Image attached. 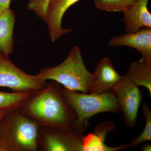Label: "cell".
Masks as SVG:
<instances>
[{
  "label": "cell",
  "instance_id": "obj_1",
  "mask_svg": "<svg viewBox=\"0 0 151 151\" xmlns=\"http://www.w3.org/2000/svg\"><path fill=\"white\" fill-rule=\"evenodd\" d=\"M61 89L56 81H47L42 89L31 94L19 110L39 126L76 131L75 113L65 103Z\"/></svg>",
  "mask_w": 151,
  "mask_h": 151
},
{
  "label": "cell",
  "instance_id": "obj_2",
  "mask_svg": "<svg viewBox=\"0 0 151 151\" xmlns=\"http://www.w3.org/2000/svg\"><path fill=\"white\" fill-rule=\"evenodd\" d=\"M39 125L18 109L0 119V151H37Z\"/></svg>",
  "mask_w": 151,
  "mask_h": 151
},
{
  "label": "cell",
  "instance_id": "obj_3",
  "mask_svg": "<svg viewBox=\"0 0 151 151\" xmlns=\"http://www.w3.org/2000/svg\"><path fill=\"white\" fill-rule=\"evenodd\" d=\"M65 103L72 108L76 119L75 129L84 134L88 122L92 116L103 112L117 113L122 111L121 106L112 90L100 94L84 93L62 88Z\"/></svg>",
  "mask_w": 151,
  "mask_h": 151
},
{
  "label": "cell",
  "instance_id": "obj_4",
  "mask_svg": "<svg viewBox=\"0 0 151 151\" xmlns=\"http://www.w3.org/2000/svg\"><path fill=\"white\" fill-rule=\"evenodd\" d=\"M39 75L44 80H53L71 91L89 93L93 76L85 66L81 49L72 47L65 60L54 67L42 68Z\"/></svg>",
  "mask_w": 151,
  "mask_h": 151
},
{
  "label": "cell",
  "instance_id": "obj_5",
  "mask_svg": "<svg viewBox=\"0 0 151 151\" xmlns=\"http://www.w3.org/2000/svg\"><path fill=\"white\" fill-rule=\"evenodd\" d=\"M80 0H29L27 8L46 24L52 41L55 42L72 31L62 27L63 17L68 9Z\"/></svg>",
  "mask_w": 151,
  "mask_h": 151
},
{
  "label": "cell",
  "instance_id": "obj_6",
  "mask_svg": "<svg viewBox=\"0 0 151 151\" xmlns=\"http://www.w3.org/2000/svg\"><path fill=\"white\" fill-rule=\"evenodd\" d=\"M38 74H27L12 62L9 55L0 52V87L13 92L30 94L42 89L47 83Z\"/></svg>",
  "mask_w": 151,
  "mask_h": 151
},
{
  "label": "cell",
  "instance_id": "obj_7",
  "mask_svg": "<svg viewBox=\"0 0 151 151\" xmlns=\"http://www.w3.org/2000/svg\"><path fill=\"white\" fill-rule=\"evenodd\" d=\"M84 134L74 130L61 129L39 126L38 150L82 151L81 140Z\"/></svg>",
  "mask_w": 151,
  "mask_h": 151
},
{
  "label": "cell",
  "instance_id": "obj_8",
  "mask_svg": "<svg viewBox=\"0 0 151 151\" xmlns=\"http://www.w3.org/2000/svg\"><path fill=\"white\" fill-rule=\"evenodd\" d=\"M138 87L126 73L112 90L121 106L126 124L130 128L136 126L141 105L142 93Z\"/></svg>",
  "mask_w": 151,
  "mask_h": 151
},
{
  "label": "cell",
  "instance_id": "obj_9",
  "mask_svg": "<svg viewBox=\"0 0 151 151\" xmlns=\"http://www.w3.org/2000/svg\"><path fill=\"white\" fill-rule=\"evenodd\" d=\"M113 47L129 46L140 52L141 60L151 65V27H145L137 32L123 34L112 37L109 41Z\"/></svg>",
  "mask_w": 151,
  "mask_h": 151
},
{
  "label": "cell",
  "instance_id": "obj_10",
  "mask_svg": "<svg viewBox=\"0 0 151 151\" xmlns=\"http://www.w3.org/2000/svg\"><path fill=\"white\" fill-rule=\"evenodd\" d=\"M92 76L89 91L92 94H100L113 90L123 77L115 70L111 60L108 57L100 60Z\"/></svg>",
  "mask_w": 151,
  "mask_h": 151
},
{
  "label": "cell",
  "instance_id": "obj_11",
  "mask_svg": "<svg viewBox=\"0 0 151 151\" xmlns=\"http://www.w3.org/2000/svg\"><path fill=\"white\" fill-rule=\"evenodd\" d=\"M116 130L115 124L106 121L95 127L93 133L83 136L81 140L82 151H116L126 150L129 148V144H122L119 147H109L105 144L106 135Z\"/></svg>",
  "mask_w": 151,
  "mask_h": 151
},
{
  "label": "cell",
  "instance_id": "obj_12",
  "mask_svg": "<svg viewBox=\"0 0 151 151\" xmlns=\"http://www.w3.org/2000/svg\"><path fill=\"white\" fill-rule=\"evenodd\" d=\"M149 0H138L123 12L124 22L127 32H137L142 27H151V14L147 8Z\"/></svg>",
  "mask_w": 151,
  "mask_h": 151
},
{
  "label": "cell",
  "instance_id": "obj_13",
  "mask_svg": "<svg viewBox=\"0 0 151 151\" xmlns=\"http://www.w3.org/2000/svg\"><path fill=\"white\" fill-rule=\"evenodd\" d=\"M15 22V14L10 9L0 15V52L9 55L13 51Z\"/></svg>",
  "mask_w": 151,
  "mask_h": 151
},
{
  "label": "cell",
  "instance_id": "obj_14",
  "mask_svg": "<svg viewBox=\"0 0 151 151\" xmlns=\"http://www.w3.org/2000/svg\"><path fill=\"white\" fill-rule=\"evenodd\" d=\"M127 73L136 86L147 88L151 97V65L140 59L131 63Z\"/></svg>",
  "mask_w": 151,
  "mask_h": 151
},
{
  "label": "cell",
  "instance_id": "obj_15",
  "mask_svg": "<svg viewBox=\"0 0 151 151\" xmlns=\"http://www.w3.org/2000/svg\"><path fill=\"white\" fill-rule=\"evenodd\" d=\"M30 95V93L27 92L0 91V110L8 111L19 109Z\"/></svg>",
  "mask_w": 151,
  "mask_h": 151
},
{
  "label": "cell",
  "instance_id": "obj_16",
  "mask_svg": "<svg viewBox=\"0 0 151 151\" xmlns=\"http://www.w3.org/2000/svg\"><path fill=\"white\" fill-rule=\"evenodd\" d=\"M138 0H94L97 9L108 12H123Z\"/></svg>",
  "mask_w": 151,
  "mask_h": 151
},
{
  "label": "cell",
  "instance_id": "obj_17",
  "mask_svg": "<svg viewBox=\"0 0 151 151\" xmlns=\"http://www.w3.org/2000/svg\"><path fill=\"white\" fill-rule=\"evenodd\" d=\"M142 111L145 118V126L143 132L139 137L132 140L130 143V147L133 148L139 144L151 140V111L148 106L144 103L142 106Z\"/></svg>",
  "mask_w": 151,
  "mask_h": 151
},
{
  "label": "cell",
  "instance_id": "obj_18",
  "mask_svg": "<svg viewBox=\"0 0 151 151\" xmlns=\"http://www.w3.org/2000/svg\"><path fill=\"white\" fill-rule=\"evenodd\" d=\"M11 0H0V15L6 10L10 9Z\"/></svg>",
  "mask_w": 151,
  "mask_h": 151
},
{
  "label": "cell",
  "instance_id": "obj_19",
  "mask_svg": "<svg viewBox=\"0 0 151 151\" xmlns=\"http://www.w3.org/2000/svg\"><path fill=\"white\" fill-rule=\"evenodd\" d=\"M141 150L142 151H151V145L149 144H145L142 147Z\"/></svg>",
  "mask_w": 151,
  "mask_h": 151
},
{
  "label": "cell",
  "instance_id": "obj_20",
  "mask_svg": "<svg viewBox=\"0 0 151 151\" xmlns=\"http://www.w3.org/2000/svg\"><path fill=\"white\" fill-rule=\"evenodd\" d=\"M6 111L4 110H0V119L2 117L4 114L5 113Z\"/></svg>",
  "mask_w": 151,
  "mask_h": 151
}]
</instances>
